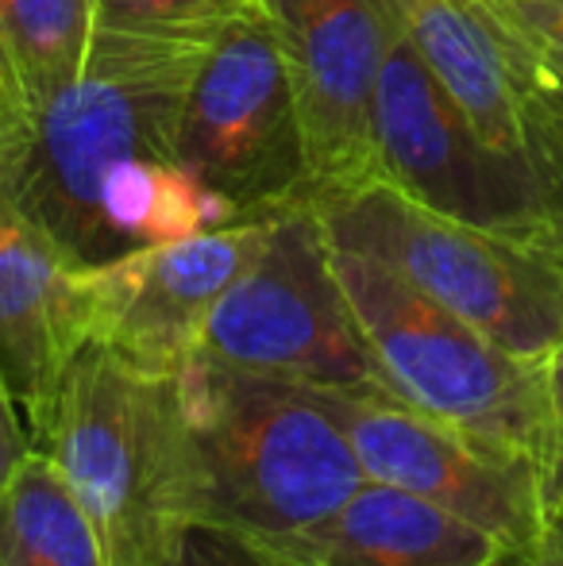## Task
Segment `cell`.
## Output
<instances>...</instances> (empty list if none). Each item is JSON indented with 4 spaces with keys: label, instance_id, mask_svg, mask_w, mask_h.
<instances>
[{
    "label": "cell",
    "instance_id": "obj_1",
    "mask_svg": "<svg viewBox=\"0 0 563 566\" xmlns=\"http://www.w3.org/2000/svg\"><path fill=\"white\" fill-rule=\"evenodd\" d=\"M225 23L97 28L77 77L23 116L0 158V193L82 266L105 262L101 181L128 158H178L189 90Z\"/></svg>",
    "mask_w": 563,
    "mask_h": 566
},
{
    "label": "cell",
    "instance_id": "obj_2",
    "mask_svg": "<svg viewBox=\"0 0 563 566\" xmlns=\"http://www.w3.org/2000/svg\"><path fill=\"white\" fill-rule=\"evenodd\" d=\"M31 448L62 467L108 566H166L197 524L178 378L85 343L31 424Z\"/></svg>",
    "mask_w": 563,
    "mask_h": 566
},
{
    "label": "cell",
    "instance_id": "obj_3",
    "mask_svg": "<svg viewBox=\"0 0 563 566\" xmlns=\"http://www.w3.org/2000/svg\"><path fill=\"white\" fill-rule=\"evenodd\" d=\"M197 524L267 539L336 513L363 482L347 432L313 386L197 355L178 374Z\"/></svg>",
    "mask_w": 563,
    "mask_h": 566
},
{
    "label": "cell",
    "instance_id": "obj_4",
    "mask_svg": "<svg viewBox=\"0 0 563 566\" xmlns=\"http://www.w3.org/2000/svg\"><path fill=\"white\" fill-rule=\"evenodd\" d=\"M324 235L371 254L510 355L541 363L563 336V266L533 235L436 212L371 178L313 197Z\"/></svg>",
    "mask_w": 563,
    "mask_h": 566
},
{
    "label": "cell",
    "instance_id": "obj_5",
    "mask_svg": "<svg viewBox=\"0 0 563 566\" xmlns=\"http://www.w3.org/2000/svg\"><path fill=\"white\" fill-rule=\"evenodd\" d=\"M332 266L355 328L394 397L533 454L544 474L549 412L541 363L510 355L371 254L332 243Z\"/></svg>",
    "mask_w": 563,
    "mask_h": 566
},
{
    "label": "cell",
    "instance_id": "obj_6",
    "mask_svg": "<svg viewBox=\"0 0 563 566\" xmlns=\"http://www.w3.org/2000/svg\"><path fill=\"white\" fill-rule=\"evenodd\" d=\"M201 355L301 386L359 394L386 389L355 328L313 205H293L271 220L263 251L212 308Z\"/></svg>",
    "mask_w": 563,
    "mask_h": 566
},
{
    "label": "cell",
    "instance_id": "obj_7",
    "mask_svg": "<svg viewBox=\"0 0 563 566\" xmlns=\"http://www.w3.org/2000/svg\"><path fill=\"white\" fill-rule=\"evenodd\" d=\"M174 155L251 220L309 205L298 97L259 4L228 20L212 43L189 90Z\"/></svg>",
    "mask_w": 563,
    "mask_h": 566
},
{
    "label": "cell",
    "instance_id": "obj_8",
    "mask_svg": "<svg viewBox=\"0 0 563 566\" xmlns=\"http://www.w3.org/2000/svg\"><path fill=\"white\" fill-rule=\"evenodd\" d=\"M313 389L347 432L367 482L394 485L456 513L502 539L513 555L536 544L549 521V497L533 454L428 417L386 389Z\"/></svg>",
    "mask_w": 563,
    "mask_h": 566
},
{
    "label": "cell",
    "instance_id": "obj_9",
    "mask_svg": "<svg viewBox=\"0 0 563 566\" xmlns=\"http://www.w3.org/2000/svg\"><path fill=\"white\" fill-rule=\"evenodd\" d=\"M375 147L383 178L414 201L467 224L533 235L536 178L529 158L482 143L402 31L378 74Z\"/></svg>",
    "mask_w": 563,
    "mask_h": 566
},
{
    "label": "cell",
    "instance_id": "obj_10",
    "mask_svg": "<svg viewBox=\"0 0 563 566\" xmlns=\"http://www.w3.org/2000/svg\"><path fill=\"white\" fill-rule=\"evenodd\" d=\"M282 51L309 158V201L383 178L375 90L398 39L386 0H259Z\"/></svg>",
    "mask_w": 563,
    "mask_h": 566
},
{
    "label": "cell",
    "instance_id": "obj_11",
    "mask_svg": "<svg viewBox=\"0 0 563 566\" xmlns=\"http://www.w3.org/2000/svg\"><path fill=\"white\" fill-rule=\"evenodd\" d=\"M274 217L124 251L82 270L90 343L147 374L178 378L225 290L256 262Z\"/></svg>",
    "mask_w": 563,
    "mask_h": 566
},
{
    "label": "cell",
    "instance_id": "obj_12",
    "mask_svg": "<svg viewBox=\"0 0 563 566\" xmlns=\"http://www.w3.org/2000/svg\"><path fill=\"white\" fill-rule=\"evenodd\" d=\"M82 262L0 193V370L28 428L90 343Z\"/></svg>",
    "mask_w": 563,
    "mask_h": 566
},
{
    "label": "cell",
    "instance_id": "obj_13",
    "mask_svg": "<svg viewBox=\"0 0 563 566\" xmlns=\"http://www.w3.org/2000/svg\"><path fill=\"white\" fill-rule=\"evenodd\" d=\"M248 544L267 566H505L513 559L490 532L383 482H363L309 528Z\"/></svg>",
    "mask_w": 563,
    "mask_h": 566
},
{
    "label": "cell",
    "instance_id": "obj_14",
    "mask_svg": "<svg viewBox=\"0 0 563 566\" xmlns=\"http://www.w3.org/2000/svg\"><path fill=\"white\" fill-rule=\"evenodd\" d=\"M432 77L494 150L525 158V46L487 0H386Z\"/></svg>",
    "mask_w": 563,
    "mask_h": 566
},
{
    "label": "cell",
    "instance_id": "obj_15",
    "mask_svg": "<svg viewBox=\"0 0 563 566\" xmlns=\"http://www.w3.org/2000/svg\"><path fill=\"white\" fill-rule=\"evenodd\" d=\"M101 239L105 262L136 247L178 239L251 220L228 197L205 186L178 158H128L101 181Z\"/></svg>",
    "mask_w": 563,
    "mask_h": 566
},
{
    "label": "cell",
    "instance_id": "obj_16",
    "mask_svg": "<svg viewBox=\"0 0 563 566\" xmlns=\"http://www.w3.org/2000/svg\"><path fill=\"white\" fill-rule=\"evenodd\" d=\"M4 566H108L74 485L43 448H31L0 493Z\"/></svg>",
    "mask_w": 563,
    "mask_h": 566
},
{
    "label": "cell",
    "instance_id": "obj_17",
    "mask_svg": "<svg viewBox=\"0 0 563 566\" xmlns=\"http://www.w3.org/2000/svg\"><path fill=\"white\" fill-rule=\"evenodd\" d=\"M97 35L93 0H0V77L23 116L59 97Z\"/></svg>",
    "mask_w": 563,
    "mask_h": 566
},
{
    "label": "cell",
    "instance_id": "obj_18",
    "mask_svg": "<svg viewBox=\"0 0 563 566\" xmlns=\"http://www.w3.org/2000/svg\"><path fill=\"white\" fill-rule=\"evenodd\" d=\"M525 158L536 178L533 239L563 266V116L525 82Z\"/></svg>",
    "mask_w": 563,
    "mask_h": 566
},
{
    "label": "cell",
    "instance_id": "obj_19",
    "mask_svg": "<svg viewBox=\"0 0 563 566\" xmlns=\"http://www.w3.org/2000/svg\"><path fill=\"white\" fill-rule=\"evenodd\" d=\"M259 0H93L97 28H181L228 23Z\"/></svg>",
    "mask_w": 563,
    "mask_h": 566
},
{
    "label": "cell",
    "instance_id": "obj_20",
    "mask_svg": "<svg viewBox=\"0 0 563 566\" xmlns=\"http://www.w3.org/2000/svg\"><path fill=\"white\" fill-rule=\"evenodd\" d=\"M487 4L536 59L563 70V0H487Z\"/></svg>",
    "mask_w": 563,
    "mask_h": 566
},
{
    "label": "cell",
    "instance_id": "obj_21",
    "mask_svg": "<svg viewBox=\"0 0 563 566\" xmlns=\"http://www.w3.org/2000/svg\"><path fill=\"white\" fill-rule=\"evenodd\" d=\"M166 566H267L243 536L212 524H189Z\"/></svg>",
    "mask_w": 563,
    "mask_h": 566
},
{
    "label": "cell",
    "instance_id": "obj_22",
    "mask_svg": "<svg viewBox=\"0 0 563 566\" xmlns=\"http://www.w3.org/2000/svg\"><path fill=\"white\" fill-rule=\"evenodd\" d=\"M544 412H549V454H544V497L549 509L563 497V336L541 358Z\"/></svg>",
    "mask_w": 563,
    "mask_h": 566
},
{
    "label": "cell",
    "instance_id": "obj_23",
    "mask_svg": "<svg viewBox=\"0 0 563 566\" xmlns=\"http://www.w3.org/2000/svg\"><path fill=\"white\" fill-rule=\"evenodd\" d=\"M20 401L12 394V381L0 370V493H4L8 478L15 474V467L23 462V454L31 451V428L20 417Z\"/></svg>",
    "mask_w": 563,
    "mask_h": 566
},
{
    "label": "cell",
    "instance_id": "obj_24",
    "mask_svg": "<svg viewBox=\"0 0 563 566\" xmlns=\"http://www.w3.org/2000/svg\"><path fill=\"white\" fill-rule=\"evenodd\" d=\"M505 566H563V497L549 509V521H544L536 544L529 552L513 555Z\"/></svg>",
    "mask_w": 563,
    "mask_h": 566
},
{
    "label": "cell",
    "instance_id": "obj_25",
    "mask_svg": "<svg viewBox=\"0 0 563 566\" xmlns=\"http://www.w3.org/2000/svg\"><path fill=\"white\" fill-rule=\"evenodd\" d=\"M525 82H529V90L544 101V105L556 108V113L563 116V70L552 66V62H544V59H536L529 46H525Z\"/></svg>",
    "mask_w": 563,
    "mask_h": 566
},
{
    "label": "cell",
    "instance_id": "obj_26",
    "mask_svg": "<svg viewBox=\"0 0 563 566\" xmlns=\"http://www.w3.org/2000/svg\"><path fill=\"white\" fill-rule=\"evenodd\" d=\"M20 124H23L20 101L12 97L8 82L0 77V158H4V155H8V147L15 143V135H20Z\"/></svg>",
    "mask_w": 563,
    "mask_h": 566
},
{
    "label": "cell",
    "instance_id": "obj_27",
    "mask_svg": "<svg viewBox=\"0 0 563 566\" xmlns=\"http://www.w3.org/2000/svg\"><path fill=\"white\" fill-rule=\"evenodd\" d=\"M0 566H4V563H0Z\"/></svg>",
    "mask_w": 563,
    "mask_h": 566
}]
</instances>
